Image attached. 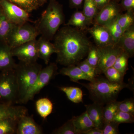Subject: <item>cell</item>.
<instances>
[{"mask_svg":"<svg viewBox=\"0 0 134 134\" xmlns=\"http://www.w3.org/2000/svg\"><path fill=\"white\" fill-rule=\"evenodd\" d=\"M113 121L119 124L133 123L134 122V115L119 110L114 117Z\"/></svg>","mask_w":134,"mask_h":134,"instance_id":"cell-33","label":"cell"},{"mask_svg":"<svg viewBox=\"0 0 134 134\" xmlns=\"http://www.w3.org/2000/svg\"><path fill=\"white\" fill-rule=\"evenodd\" d=\"M39 35L36 26L30 23L14 25L8 38L7 43L11 48L36 39Z\"/></svg>","mask_w":134,"mask_h":134,"instance_id":"cell-6","label":"cell"},{"mask_svg":"<svg viewBox=\"0 0 134 134\" xmlns=\"http://www.w3.org/2000/svg\"><path fill=\"white\" fill-rule=\"evenodd\" d=\"M36 107L37 112L44 119H46L53 111V103L47 98L38 99L36 102Z\"/></svg>","mask_w":134,"mask_h":134,"instance_id":"cell-21","label":"cell"},{"mask_svg":"<svg viewBox=\"0 0 134 134\" xmlns=\"http://www.w3.org/2000/svg\"><path fill=\"white\" fill-rule=\"evenodd\" d=\"M19 119L6 118L0 120V134H16Z\"/></svg>","mask_w":134,"mask_h":134,"instance_id":"cell-26","label":"cell"},{"mask_svg":"<svg viewBox=\"0 0 134 134\" xmlns=\"http://www.w3.org/2000/svg\"><path fill=\"white\" fill-rule=\"evenodd\" d=\"M122 9L120 4L113 0L100 10L95 17V24L107 26L117 19Z\"/></svg>","mask_w":134,"mask_h":134,"instance_id":"cell-11","label":"cell"},{"mask_svg":"<svg viewBox=\"0 0 134 134\" xmlns=\"http://www.w3.org/2000/svg\"><path fill=\"white\" fill-rule=\"evenodd\" d=\"M104 106L96 103L85 105L86 112L94 126L101 130L103 129L105 125L103 114Z\"/></svg>","mask_w":134,"mask_h":134,"instance_id":"cell-15","label":"cell"},{"mask_svg":"<svg viewBox=\"0 0 134 134\" xmlns=\"http://www.w3.org/2000/svg\"><path fill=\"white\" fill-rule=\"evenodd\" d=\"M129 58L127 54L123 52L118 56L113 66L118 71L126 74L128 69Z\"/></svg>","mask_w":134,"mask_h":134,"instance_id":"cell-31","label":"cell"},{"mask_svg":"<svg viewBox=\"0 0 134 134\" xmlns=\"http://www.w3.org/2000/svg\"><path fill=\"white\" fill-rule=\"evenodd\" d=\"M12 53V48L6 42L0 43V72L14 69L16 63Z\"/></svg>","mask_w":134,"mask_h":134,"instance_id":"cell-14","label":"cell"},{"mask_svg":"<svg viewBox=\"0 0 134 134\" xmlns=\"http://www.w3.org/2000/svg\"><path fill=\"white\" fill-rule=\"evenodd\" d=\"M88 31L93 38L97 47H102L115 44L109 30L105 26L95 24Z\"/></svg>","mask_w":134,"mask_h":134,"instance_id":"cell-12","label":"cell"},{"mask_svg":"<svg viewBox=\"0 0 134 134\" xmlns=\"http://www.w3.org/2000/svg\"><path fill=\"white\" fill-rule=\"evenodd\" d=\"M54 134H77L72 119L69 120L61 126L53 131Z\"/></svg>","mask_w":134,"mask_h":134,"instance_id":"cell-34","label":"cell"},{"mask_svg":"<svg viewBox=\"0 0 134 134\" xmlns=\"http://www.w3.org/2000/svg\"><path fill=\"white\" fill-rule=\"evenodd\" d=\"M99 10L101 9L113 0H93Z\"/></svg>","mask_w":134,"mask_h":134,"instance_id":"cell-40","label":"cell"},{"mask_svg":"<svg viewBox=\"0 0 134 134\" xmlns=\"http://www.w3.org/2000/svg\"><path fill=\"white\" fill-rule=\"evenodd\" d=\"M13 57H16L23 62H37L38 59L37 40L35 39L12 48Z\"/></svg>","mask_w":134,"mask_h":134,"instance_id":"cell-10","label":"cell"},{"mask_svg":"<svg viewBox=\"0 0 134 134\" xmlns=\"http://www.w3.org/2000/svg\"><path fill=\"white\" fill-rule=\"evenodd\" d=\"M37 40L38 58L43 60L46 65H48L51 55L57 52L55 46L41 36Z\"/></svg>","mask_w":134,"mask_h":134,"instance_id":"cell-17","label":"cell"},{"mask_svg":"<svg viewBox=\"0 0 134 134\" xmlns=\"http://www.w3.org/2000/svg\"><path fill=\"white\" fill-rule=\"evenodd\" d=\"M72 119L77 134H84L86 131L95 127L86 111L79 116L72 117Z\"/></svg>","mask_w":134,"mask_h":134,"instance_id":"cell-19","label":"cell"},{"mask_svg":"<svg viewBox=\"0 0 134 134\" xmlns=\"http://www.w3.org/2000/svg\"><path fill=\"white\" fill-rule=\"evenodd\" d=\"M3 13L2 8L0 4V14Z\"/></svg>","mask_w":134,"mask_h":134,"instance_id":"cell-43","label":"cell"},{"mask_svg":"<svg viewBox=\"0 0 134 134\" xmlns=\"http://www.w3.org/2000/svg\"><path fill=\"white\" fill-rule=\"evenodd\" d=\"M50 1L36 27L41 37L50 41L65 22V19L62 5L56 0Z\"/></svg>","mask_w":134,"mask_h":134,"instance_id":"cell-3","label":"cell"},{"mask_svg":"<svg viewBox=\"0 0 134 134\" xmlns=\"http://www.w3.org/2000/svg\"><path fill=\"white\" fill-rule=\"evenodd\" d=\"M59 88L65 93L68 99L73 103H83L82 91L78 87L63 86L60 87Z\"/></svg>","mask_w":134,"mask_h":134,"instance_id":"cell-24","label":"cell"},{"mask_svg":"<svg viewBox=\"0 0 134 134\" xmlns=\"http://www.w3.org/2000/svg\"><path fill=\"white\" fill-rule=\"evenodd\" d=\"M117 20L124 32L130 26L134 25V11H127L125 14H121L117 18Z\"/></svg>","mask_w":134,"mask_h":134,"instance_id":"cell-29","label":"cell"},{"mask_svg":"<svg viewBox=\"0 0 134 134\" xmlns=\"http://www.w3.org/2000/svg\"><path fill=\"white\" fill-rule=\"evenodd\" d=\"M59 74L68 76L70 81L77 83L80 80H86L90 82V78L82 71L76 65H70L62 68L60 70Z\"/></svg>","mask_w":134,"mask_h":134,"instance_id":"cell-20","label":"cell"},{"mask_svg":"<svg viewBox=\"0 0 134 134\" xmlns=\"http://www.w3.org/2000/svg\"><path fill=\"white\" fill-rule=\"evenodd\" d=\"M118 45L126 53L129 58L134 54V26H130L123 32L117 43Z\"/></svg>","mask_w":134,"mask_h":134,"instance_id":"cell-16","label":"cell"},{"mask_svg":"<svg viewBox=\"0 0 134 134\" xmlns=\"http://www.w3.org/2000/svg\"><path fill=\"white\" fill-rule=\"evenodd\" d=\"M76 65L92 80L97 76L98 75L96 73V68L90 65L86 59L83 61L80 62Z\"/></svg>","mask_w":134,"mask_h":134,"instance_id":"cell-35","label":"cell"},{"mask_svg":"<svg viewBox=\"0 0 134 134\" xmlns=\"http://www.w3.org/2000/svg\"><path fill=\"white\" fill-rule=\"evenodd\" d=\"M43 134L42 129L31 116L26 114L18 120L16 134Z\"/></svg>","mask_w":134,"mask_h":134,"instance_id":"cell-13","label":"cell"},{"mask_svg":"<svg viewBox=\"0 0 134 134\" xmlns=\"http://www.w3.org/2000/svg\"><path fill=\"white\" fill-rule=\"evenodd\" d=\"M108 81L112 82L121 83L123 82L125 74L118 71L113 66L108 68L104 72Z\"/></svg>","mask_w":134,"mask_h":134,"instance_id":"cell-30","label":"cell"},{"mask_svg":"<svg viewBox=\"0 0 134 134\" xmlns=\"http://www.w3.org/2000/svg\"><path fill=\"white\" fill-rule=\"evenodd\" d=\"M18 89L14 69L0 73V103L9 105L18 104Z\"/></svg>","mask_w":134,"mask_h":134,"instance_id":"cell-5","label":"cell"},{"mask_svg":"<svg viewBox=\"0 0 134 134\" xmlns=\"http://www.w3.org/2000/svg\"><path fill=\"white\" fill-rule=\"evenodd\" d=\"M29 13L36 10L45 3L43 0H8Z\"/></svg>","mask_w":134,"mask_h":134,"instance_id":"cell-23","label":"cell"},{"mask_svg":"<svg viewBox=\"0 0 134 134\" xmlns=\"http://www.w3.org/2000/svg\"><path fill=\"white\" fill-rule=\"evenodd\" d=\"M84 0H70V7L72 8L79 7Z\"/></svg>","mask_w":134,"mask_h":134,"instance_id":"cell-41","label":"cell"},{"mask_svg":"<svg viewBox=\"0 0 134 134\" xmlns=\"http://www.w3.org/2000/svg\"><path fill=\"white\" fill-rule=\"evenodd\" d=\"M119 110L122 111L130 113L134 115V100L133 99H127L119 101Z\"/></svg>","mask_w":134,"mask_h":134,"instance_id":"cell-37","label":"cell"},{"mask_svg":"<svg viewBox=\"0 0 134 134\" xmlns=\"http://www.w3.org/2000/svg\"><path fill=\"white\" fill-rule=\"evenodd\" d=\"M28 113V109L24 106L9 105L0 103V120L6 118L19 119Z\"/></svg>","mask_w":134,"mask_h":134,"instance_id":"cell-18","label":"cell"},{"mask_svg":"<svg viewBox=\"0 0 134 134\" xmlns=\"http://www.w3.org/2000/svg\"><path fill=\"white\" fill-rule=\"evenodd\" d=\"M2 12L13 24L19 25L30 21L29 13L8 0H0Z\"/></svg>","mask_w":134,"mask_h":134,"instance_id":"cell-9","label":"cell"},{"mask_svg":"<svg viewBox=\"0 0 134 134\" xmlns=\"http://www.w3.org/2000/svg\"><path fill=\"white\" fill-rule=\"evenodd\" d=\"M91 24L82 12L77 11L72 15L66 25L75 26L82 30L85 29Z\"/></svg>","mask_w":134,"mask_h":134,"instance_id":"cell-22","label":"cell"},{"mask_svg":"<svg viewBox=\"0 0 134 134\" xmlns=\"http://www.w3.org/2000/svg\"><path fill=\"white\" fill-rule=\"evenodd\" d=\"M88 57L86 59L87 62L92 66L96 68L98 64L99 54L97 46L92 45L88 54Z\"/></svg>","mask_w":134,"mask_h":134,"instance_id":"cell-36","label":"cell"},{"mask_svg":"<svg viewBox=\"0 0 134 134\" xmlns=\"http://www.w3.org/2000/svg\"><path fill=\"white\" fill-rule=\"evenodd\" d=\"M53 39L56 62L65 66L77 65L88 55L92 46L81 30L68 25L58 30Z\"/></svg>","mask_w":134,"mask_h":134,"instance_id":"cell-1","label":"cell"},{"mask_svg":"<svg viewBox=\"0 0 134 134\" xmlns=\"http://www.w3.org/2000/svg\"><path fill=\"white\" fill-rule=\"evenodd\" d=\"M119 101L115 100L107 103L105 106H104L103 114L105 124L113 121L114 117L119 111Z\"/></svg>","mask_w":134,"mask_h":134,"instance_id":"cell-27","label":"cell"},{"mask_svg":"<svg viewBox=\"0 0 134 134\" xmlns=\"http://www.w3.org/2000/svg\"><path fill=\"white\" fill-rule=\"evenodd\" d=\"M120 124L114 121L106 123L102 129L103 134H119V126Z\"/></svg>","mask_w":134,"mask_h":134,"instance_id":"cell-38","label":"cell"},{"mask_svg":"<svg viewBox=\"0 0 134 134\" xmlns=\"http://www.w3.org/2000/svg\"><path fill=\"white\" fill-rule=\"evenodd\" d=\"M47 1H48V0H43V1H44V2H45V3Z\"/></svg>","mask_w":134,"mask_h":134,"instance_id":"cell-44","label":"cell"},{"mask_svg":"<svg viewBox=\"0 0 134 134\" xmlns=\"http://www.w3.org/2000/svg\"><path fill=\"white\" fill-rule=\"evenodd\" d=\"M105 26L109 30L114 43L117 44L124 32L117 23V19Z\"/></svg>","mask_w":134,"mask_h":134,"instance_id":"cell-32","label":"cell"},{"mask_svg":"<svg viewBox=\"0 0 134 134\" xmlns=\"http://www.w3.org/2000/svg\"><path fill=\"white\" fill-rule=\"evenodd\" d=\"M84 134H103V131L102 130L94 127L86 131Z\"/></svg>","mask_w":134,"mask_h":134,"instance_id":"cell-42","label":"cell"},{"mask_svg":"<svg viewBox=\"0 0 134 134\" xmlns=\"http://www.w3.org/2000/svg\"><path fill=\"white\" fill-rule=\"evenodd\" d=\"M14 25L9 21L3 13L0 14V43H7Z\"/></svg>","mask_w":134,"mask_h":134,"instance_id":"cell-25","label":"cell"},{"mask_svg":"<svg viewBox=\"0 0 134 134\" xmlns=\"http://www.w3.org/2000/svg\"><path fill=\"white\" fill-rule=\"evenodd\" d=\"M83 2V13L91 23L97 14L99 9L93 0H84Z\"/></svg>","mask_w":134,"mask_h":134,"instance_id":"cell-28","label":"cell"},{"mask_svg":"<svg viewBox=\"0 0 134 134\" xmlns=\"http://www.w3.org/2000/svg\"><path fill=\"white\" fill-rule=\"evenodd\" d=\"M97 48L99 57L96 68L97 75L104 74L106 70L113 66L118 56L124 52L117 44Z\"/></svg>","mask_w":134,"mask_h":134,"instance_id":"cell-8","label":"cell"},{"mask_svg":"<svg viewBox=\"0 0 134 134\" xmlns=\"http://www.w3.org/2000/svg\"><path fill=\"white\" fill-rule=\"evenodd\" d=\"M42 65L37 62H20L16 64L14 69L18 89V104L22 100L27 92L36 82Z\"/></svg>","mask_w":134,"mask_h":134,"instance_id":"cell-4","label":"cell"},{"mask_svg":"<svg viewBox=\"0 0 134 134\" xmlns=\"http://www.w3.org/2000/svg\"><path fill=\"white\" fill-rule=\"evenodd\" d=\"M57 70L58 67L55 63H50L44 68H42L36 82L27 92L21 104H25L29 100H32L35 96L47 85L57 74Z\"/></svg>","mask_w":134,"mask_h":134,"instance_id":"cell-7","label":"cell"},{"mask_svg":"<svg viewBox=\"0 0 134 134\" xmlns=\"http://www.w3.org/2000/svg\"><path fill=\"white\" fill-rule=\"evenodd\" d=\"M88 91L90 97L94 103L104 105L117 100L119 93L125 88H130V85L124 82H112L106 78L97 76L88 83H80Z\"/></svg>","mask_w":134,"mask_h":134,"instance_id":"cell-2","label":"cell"},{"mask_svg":"<svg viewBox=\"0 0 134 134\" xmlns=\"http://www.w3.org/2000/svg\"><path fill=\"white\" fill-rule=\"evenodd\" d=\"M120 5L126 11H134V0H121Z\"/></svg>","mask_w":134,"mask_h":134,"instance_id":"cell-39","label":"cell"}]
</instances>
